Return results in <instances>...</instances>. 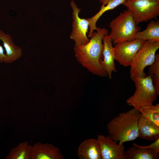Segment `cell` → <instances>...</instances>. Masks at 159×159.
I'll return each mask as SVG.
<instances>
[{
	"label": "cell",
	"mask_w": 159,
	"mask_h": 159,
	"mask_svg": "<svg viewBox=\"0 0 159 159\" xmlns=\"http://www.w3.org/2000/svg\"><path fill=\"white\" fill-rule=\"evenodd\" d=\"M97 31L93 33L88 43L74 47V51L77 61L90 72L96 75L107 77V74L102 67L100 60L103 48L102 39L108 34V31L100 27Z\"/></svg>",
	"instance_id": "6da1fadb"
},
{
	"label": "cell",
	"mask_w": 159,
	"mask_h": 159,
	"mask_svg": "<svg viewBox=\"0 0 159 159\" xmlns=\"http://www.w3.org/2000/svg\"><path fill=\"white\" fill-rule=\"evenodd\" d=\"M140 115L139 110L134 108L120 113L107 124L109 135L120 145L135 140L138 137V122Z\"/></svg>",
	"instance_id": "7a4b0ae2"
},
{
	"label": "cell",
	"mask_w": 159,
	"mask_h": 159,
	"mask_svg": "<svg viewBox=\"0 0 159 159\" xmlns=\"http://www.w3.org/2000/svg\"><path fill=\"white\" fill-rule=\"evenodd\" d=\"M110 27L111 31L109 35L115 44L135 40L136 33L140 29L136 24L131 12L127 9L121 12L113 19Z\"/></svg>",
	"instance_id": "3957f363"
},
{
	"label": "cell",
	"mask_w": 159,
	"mask_h": 159,
	"mask_svg": "<svg viewBox=\"0 0 159 159\" xmlns=\"http://www.w3.org/2000/svg\"><path fill=\"white\" fill-rule=\"evenodd\" d=\"M131 79L135 84L136 90L133 94L127 100V103L138 110L143 107L153 105L158 95L151 76L135 77Z\"/></svg>",
	"instance_id": "277c9868"
},
{
	"label": "cell",
	"mask_w": 159,
	"mask_h": 159,
	"mask_svg": "<svg viewBox=\"0 0 159 159\" xmlns=\"http://www.w3.org/2000/svg\"><path fill=\"white\" fill-rule=\"evenodd\" d=\"M159 48V41H145L135 55L130 66V74L131 78L135 77L146 76L145 68L154 62L155 53Z\"/></svg>",
	"instance_id": "5b68a950"
},
{
	"label": "cell",
	"mask_w": 159,
	"mask_h": 159,
	"mask_svg": "<svg viewBox=\"0 0 159 159\" xmlns=\"http://www.w3.org/2000/svg\"><path fill=\"white\" fill-rule=\"evenodd\" d=\"M122 4L131 12L137 25L159 15V0H129Z\"/></svg>",
	"instance_id": "8992f818"
},
{
	"label": "cell",
	"mask_w": 159,
	"mask_h": 159,
	"mask_svg": "<svg viewBox=\"0 0 159 159\" xmlns=\"http://www.w3.org/2000/svg\"><path fill=\"white\" fill-rule=\"evenodd\" d=\"M70 5L72 9L73 19L70 38L74 41L75 47L85 45L90 41L87 35L89 27V21L87 19L80 17L79 14L81 9L73 1H71Z\"/></svg>",
	"instance_id": "52a82bcc"
},
{
	"label": "cell",
	"mask_w": 159,
	"mask_h": 159,
	"mask_svg": "<svg viewBox=\"0 0 159 159\" xmlns=\"http://www.w3.org/2000/svg\"><path fill=\"white\" fill-rule=\"evenodd\" d=\"M145 41L135 39L130 41H125L115 44L113 47L115 59L124 67L130 66L138 50Z\"/></svg>",
	"instance_id": "ba28073f"
},
{
	"label": "cell",
	"mask_w": 159,
	"mask_h": 159,
	"mask_svg": "<svg viewBox=\"0 0 159 159\" xmlns=\"http://www.w3.org/2000/svg\"><path fill=\"white\" fill-rule=\"evenodd\" d=\"M102 159H126L125 147L113 140L109 135H97Z\"/></svg>",
	"instance_id": "9c48e42d"
},
{
	"label": "cell",
	"mask_w": 159,
	"mask_h": 159,
	"mask_svg": "<svg viewBox=\"0 0 159 159\" xmlns=\"http://www.w3.org/2000/svg\"><path fill=\"white\" fill-rule=\"evenodd\" d=\"M58 148L48 143L37 142L32 146L30 159H63Z\"/></svg>",
	"instance_id": "30bf717a"
},
{
	"label": "cell",
	"mask_w": 159,
	"mask_h": 159,
	"mask_svg": "<svg viewBox=\"0 0 159 159\" xmlns=\"http://www.w3.org/2000/svg\"><path fill=\"white\" fill-rule=\"evenodd\" d=\"M0 41L2 42L6 52L4 63H11L20 58L23 55L21 48L16 45L11 36L0 29Z\"/></svg>",
	"instance_id": "8fae6325"
},
{
	"label": "cell",
	"mask_w": 159,
	"mask_h": 159,
	"mask_svg": "<svg viewBox=\"0 0 159 159\" xmlns=\"http://www.w3.org/2000/svg\"><path fill=\"white\" fill-rule=\"evenodd\" d=\"M103 48L102 55L103 60H100L101 64L106 72L110 79L112 78V72H116L114 60L115 59L113 47L112 40L108 34L105 35L102 39Z\"/></svg>",
	"instance_id": "7c38bea8"
},
{
	"label": "cell",
	"mask_w": 159,
	"mask_h": 159,
	"mask_svg": "<svg viewBox=\"0 0 159 159\" xmlns=\"http://www.w3.org/2000/svg\"><path fill=\"white\" fill-rule=\"evenodd\" d=\"M77 155L80 159H102L97 139H88L81 142L78 148Z\"/></svg>",
	"instance_id": "4fadbf2b"
},
{
	"label": "cell",
	"mask_w": 159,
	"mask_h": 159,
	"mask_svg": "<svg viewBox=\"0 0 159 159\" xmlns=\"http://www.w3.org/2000/svg\"><path fill=\"white\" fill-rule=\"evenodd\" d=\"M138 137L149 141L159 138V127L145 119L140 115L138 122Z\"/></svg>",
	"instance_id": "5bb4252c"
},
{
	"label": "cell",
	"mask_w": 159,
	"mask_h": 159,
	"mask_svg": "<svg viewBox=\"0 0 159 159\" xmlns=\"http://www.w3.org/2000/svg\"><path fill=\"white\" fill-rule=\"evenodd\" d=\"M133 146L125 151L126 159H158L159 153L134 143Z\"/></svg>",
	"instance_id": "9a60e30c"
},
{
	"label": "cell",
	"mask_w": 159,
	"mask_h": 159,
	"mask_svg": "<svg viewBox=\"0 0 159 159\" xmlns=\"http://www.w3.org/2000/svg\"><path fill=\"white\" fill-rule=\"evenodd\" d=\"M129 0H113L108 3L106 5L101 6L98 12L92 17L87 18L89 22L90 30L88 37H91L94 30H97L96 24L100 17L106 11L113 9L121 4H123Z\"/></svg>",
	"instance_id": "2e32d148"
},
{
	"label": "cell",
	"mask_w": 159,
	"mask_h": 159,
	"mask_svg": "<svg viewBox=\"0 0 159 159\" xmlns=\"http://www.w3.org/2000/svg\"><path fill=\"white\" fill-rule=\"evenodd\" d=\"M135 39L146 41H159V21L152 20L148 25L146 28L135 34Z\"/></svg>",
	"instance_id": "e0dca14e"
},
{
	"label": "cell",
	"mask_w": 159,
	"mask_h": 159,
	"mask_svg": "<svg viewBox=\"0 0 159 159\" xmlns=\"http://www.w3.org/2000/svg\"><path fill=\"white\" fill-rule=\"evenodd\" d=\"M32 145L28 141L21 142L16 147L12 148L6 159H30V153Z\"/></svg>",
	"instance_id": "ac0fdd59"
},
{
	"label": "cell",
	"mask_w": 159,
	"mask_h": 159,
	"mask_svg": "<svg viewBox=\"0 0 159 159\" xmlns=\"http://www.w3.org/2000/svg\"><path fill=\"white\" fill-rule=\"evenodd\" d=\"M139 110L142 116L159 127V104L141 107Z\"/></svg>",
	"instance_id": "d6986e66"
},
{
	"label": "cell",
	"mask_w": 159,
	"mask_h": 159,
	"mask_svg": "<svg viewBox=\"0 0 159 159\" xmlns=\"http://www.w3.org/2000/svg\"><path fill=\"white\" fill-rule=\"evenodd\" d=\"M148 73L150 76L154 75L159 76V54L155 55L154 62L150 65L148 69Z\"/></svg>",
	"instance_id": "ffe728a7"
},
{
	"label": "cell",
	"mask_w": 159,
	"mask_h": 159,
	"mask_svg": "<svg viewBox=\"0 0 159 159\" xmlns=\"http://www.w3.org/2000/svg\"><path fill=\"white\" fill-rule=\"evenodd\" d=\"M153 85L158 95L159 94V76L153 75L151 76Z\"/></svg>",
	"instance_id": "44dd1931"
},
{
	"label": "cell",
	"mask_w": 159,
	"mask_h": 159,
	"mask_svg": "<svg viewBox=\"0 0 159 159\" xmlns=\"http://www.w3.org/2000/svg\"><path fill=\"white\" fill-rule=\"evenodd\" d=\"M154 141L153 142L148 145L143 146L153 149L159 153V138Z\"/></svg>",
	"instance_id": "7402d4cb"
},
{
	"label": "cell",
	"mask_w": 159,
	"mask_h": 159,
	"mask_svg": "<svg viewBox=\"0 0 159 159\" xmlns=\"http://www.w3.org/2000/svg\"><path fill=\"white\" fill-rule=\"evenodd\" d=\"M5 58L4 49L2 46L0 45V64L4 62Z\"/></svg>",
	"instance_id": "603a6c76"
},
{
	"label": "cell",
	"mask_w": 159,
	"mask_h": 159,
	"mask_svg": "<svg viewBox=\"0 0 159 159\" xmlns=\"http://www.w3.org/2000/svg\"><path fill=\"white\" fill-rule=\"evenodd\" d=\"M112 0H100V2L102 4L101 6H104Z\"/></svg>",
	"instance_id": "cb8c5ba5"
}]
</instances>
